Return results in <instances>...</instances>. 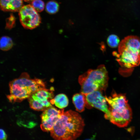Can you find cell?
I'll list each match as a JSON object with an SVG mask.
<instances>
[{
  "instance_id": "obj_5",
  "label": "cell",
  "mask_w": 140,
  "mask_h": 140,
  "mask_svg": "<svg viewBox=\"0 0 140 140\" xmlns=\"http://www.w3.org/2000/svg\"><path fill=\"white\" fill-rule=\"evenodd\" d=\"M108 79V72L103 65L96 69L89 70L79 77L81 93L86 95L95 90H105Z\"/></svg>"
},
{
  "instance_id": "obj_17",
  "label": "cell",
  "mask_w": 140,
  "mask_h": 140,
  "mask_svg": "<svg viewBox=\"0 0 140 140\" xmlns=\"http://www.w3.org/2000/svg\"><path fill=\"white\" fill-rule=\"evenodd\" d=\"M31 5L38 12L42 11L44 8V3L42 0H34Z\"/></svg>"
},
{
  "instance_id": "obj_3",
  "label": "cell",
  "mask_w": 140,
  "mask_h": 140,
  "mask_svg": "<svg viewBox=\"0 0 140 140\" xmlns=\"http://www.w3.org/2000/svg\"><path fill=\"white\" fill-rule=\"evenodd\" d=\"M116 60L123 68L130 69L140 64V38L134 36L125 37L118 46V53L114 52Z\"/></svg>"
},
{
  "instance_id": "obj_2",
  "label": "cell",
  "mask_w": 140,
  "mask_h": 140,
  "mask_svg": "<svg viewBox=\"0 0 140 140\" xmlns=\"http://www.w3.org/2000/svg\"><path fill=\"white\" fill-rule=\"evenodd\" d=\"M9 86L10 94L7 97L11 102H15L28 98L37 91L45 88L46 85L43 80L31 78L28 73L23 72L11 81Z\"/></svg>"
},
{
  "instance_id": "obj_15",
  "label": "cell",
  "mask_w": 140,
  "mask_h": 140,
  "mask_svg": "<svg viewBox=\"0 0 140 140\" xmlns=\"http://www.w3.org/2000/svg\"><path fill=\"white\" fill-rule=\"evenodd\" d=\"M30 107L37 111H44L47 108L44 107L42 103L37 100L33 99L31 96L28 98Z\"/></svg>"
},
{
  "instance_id": "obj_8",
  "label": "cell",
  "mask_w": 140,
  "mask_h": 140,
  "mask_svg": "<svg viewBox=\"0 0 140 140\" xmlns=\"http://www.w3.org/2000/svg\"><path fill=\"white\" fill-rule=\"evenodd\" d=\"M64 112V109L58 110L52 106L44 110L41 115V130L45 132L50 131Z\"/></svg>"
},
{
  "instance_id": "obj_12",
  "label": "cell",
  "mask_w": 140,
  "mask_h": 140,
  "mask_svg": "<svg viewBox=\"0 0 140 140\" xmlns=\"http://www.w3.org/2000/svg\"><path fill=\"white\" fill-rule=\"evenodd\" d=\"M50 102L52 104H54L58 108L62 109L67 107L68 104V100L65 94H60L57 95Z\"/></svg>"
},
{
  "instance_id": "obj_18",
  "label": "cell",
  "mask_w": 140,
  "mask_h": 140,
  "mask_svg": "<svg viewBox=\"0 0 140 140\" xmlns=\"http://www.w3.org/2000/svg\"><path fill=\"white\" fill-rule=\"evenodd\" d=\"M0 140H5L7 139V136L4 131L2 129H0Z\"/></svg>"
},
{
  "instance_id": "obj_13",
  "label": "cell",
  "mask_w": 140,
  "mask_h": 140,
  "mask_svg": "<svg viewBox=\"0 0 140 140\" xmlns=\"http://www.w3.org/2000/svg\"><path fill=\"white\" fill-rule=\"evenodd\" d=\"M13 42L11 38L7 36H3L0 39V48L2 51H7L13 46Z\"/></svg>"
},
{
  "instance_id": "obj_1",
  "label": "cell",
  "mask_w": 140,
  "mask_h": 140,
  "mask_svg": "<svg viewBox=\"0 0 140 140\" xmlns=\"http://www.w3.org/2000/svg\"><path fill=\"white\" fill-rule=\"evenodd\" d=\"M83 119L76 112H64L50 131L51 135L58 140H74L82 133L85 126Z\"/></svg>"
},
{
  "instance_id": "obj_14",
  "label": "cell",
  "mask_w": 140,
  "mask_h": 140,
  "mask_svg": "<svg viewBox=\"0 0 140 140\" xmlns=\"http://www.w3.org/2000/svg\"><path fill=\"white\" fill-rule=\"evenodd\" d=\"M59 8V3L56 1L52 0L48 1L46 6V11L50 14H54L58 12Z\"/></svg>"
},
{
  "instance_id": "obj_4",
  "label": "cell",
  "mask_w": 140,
  "mask_h": 140,
  "mask_svg": "<svg viewBox=\"0 0 140 140\" xmlns=\"http://www.w3.org/2000/svg\"><path fill=\"white\" fill-rule=\"evenodd\" d=\"M105 98L110 113L108 120L119 127L127 126L131 120L132 113L125 95L114 93Z\"/></svg>"
},
{
  "instance_id": "obj_19",
  "label": "cell",
  "mask_w": 140,
  "mask_h": 140,
  "mask_svg": "<svg viewBox=\"0 0 140 140\" xmlns=\"http://www.w3.org/2000/svg\"><path fill=\"white\" fill-rule=\"evenodd\" d=\"M25 1L27 2H32L34 0H24Z\"/></svg>"
},
{
  "instance_id": "obj_6",
  "label": "cell",
  "mask_w": 140,
  "mask_h": 140,
  "mask_svg": "<svg viewBox=\"0 0 140 140\" xmlns=\"http://www.w3.org/2000/svg\"><path fill=\"white\" fill-rule=\"evenodd\" d=\"M19 12L20 22L24 28L32 29L37 27L40 24V16L31 5L23 6Z\"/></svg>"
},
{
  "instance_id": "obj_7",
  "label": "cell",
  "mask_w": 140,
  "mask_h": 140,
  "mask_svg": "<svg viewBox=\"0 0 140 140\" xmlns=\"http://www.w3.org/2000/svg\"><path fill=\"white\" fill-rule=\"evenodd\" d=\"M101 91L97 90L86 95L87 105L89 107H94L103 111L105 114V118L108 120L110 115V111L105 97L103 96Z\"/></svg>"
},
{
  "instance_id": "obj_11",
  "label": "cell",
  "mask_w": 140,
  "mask_h": 140,
  "mask_svg": "<svg viewBox=\"0 0 140 140\" xmlns=\"http://www.w3.org/2000/svg\"><path fill=\"white\" fill-rule=\"evenodd\" d=\"M72 100L76 110L80 112L84 111L87 105L85 95L82 93H77L73 96Z\"/></svg>"
},
{
  "instance_id": "obj_16",
  "label": "cell",
  "mask_w": 140,
  "mask_h": 140,
  "mask_svg": "<svg viewBox=\"0 0 140 140\" xmlns=\"http://www.w3.org/2000/svg\"><path fill=\"white\" fill-rule=\"evenodd\" d=\"M107 42L108 45L110 47L113 48L118 46L120 43L118 37L114 34H111L108 36Z\"/></svg>"
},
{
  "instance_id": "obj_10",
  "label": "cell",
  "mask_w": 140,
  "mask_h": 140,
  "mask_svg": "<svg viewBox=\"0 0 140 140\" xmlns=\"http://www.w3.org/2000/svg\"><path fill=\"white\" fill-rule=\"evenodd\" d=\"M53 87H51L50 89L46 88L40 89L33 94L31 96L34 99L40 101L50 100L53 97Z\"/></svg>"
},
{
  "instance_id": "obj_9",
  "label": "cell",
  "mask_w": 140,
  "mask_h": 140,
  "mask_svg": "<svg viewBox=\"0 0 140 140\" xmlns=\"http://www.w3.org/2000/svg\"><path fill=\"white\" fill-rule=\"evenodd\" d=\"M0 7L5 11H19L23 6V0H0Z\"/></svg>"
}]
</instances>
